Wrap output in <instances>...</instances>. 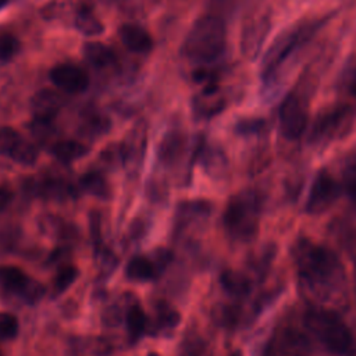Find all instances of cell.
<instances>
[{"label": "cell", "instance_id": "2e32d148", "mask_svg": "<svg viewBox=\"0 0 356 356\" xmlns=\"http://www.w3.org/2000/svg\"><path fill=\"white\" fill-rule=\"evenodd\" d=\"M75 28L82 32L83 35H100L104 31L102 21L92 13V10L83 7L76 11L74 19Z\"/></svg>", "mask_w": 356, "mask_h": 356}, {"label": "cell", "instance_id": "f1b7e54d", "mask_svg": "<svg viewBox=\"0 0 356 356\" xmlns=\"http://www.w3.org/2000/svg\"><path fill=\"white\" fill-rule=\"evenodd\" d=\"M85 128L90 134H102L108 128V120L99 114H92L85 121Z\"/></svg>", "mask_w": 356, "mask_h": 356}, {"label": "cell", "instance_id": "4fadbf2b", "mask_svg": "<svg viewBox=\"0 0 356 356\" xmlns=\"http://www.w3.org/2000/svg\"><path fill=\"white\" fill-rule=\"evenodd\" d=\"M83 54L90 64L99 68H106L115 63L114 51L100 42H88L83 46Z\"/></svg>", "mask_w": 356, "mask_h": 356}, {"label": "cell", "instance_id": "6da1fadb", "mask_svg": "<svg viewBox=\"0 0 356 356\" xmlns=\"http://www.w3.org/2000/svg\"><path fill=\"white\" fill-rule=\"evenodd\" d=\"M225 36L224 22L214 15H204L191 28L184 42V53L195 61L210 63L224 51Z\"/></svg>", "mask_w": 356, "mask_h": 356}, {"label": "cell", "instance_id": "ba28073f", "mask_svg": "<svg viewBox=\"0 0 356 356\" xmlns=\"http://www.w3.org/2000/svg\"><path fill=\"white\" fill-rule=\"evenodd\" d=\"M302 32H291L286 33L284 36H281L274 44L273 47L268 50L264 63H263V70L264 74L268 75L273 71L277 70V67L292 53V50L298 46V43L302 39Z\"/></svg>", "mask_w": 356, "mask_h": 356}, {"label": "cell", "instance_id": "7a4b0ae2", "mask_svg": "<svg viewBox=\"0 0 356 356\" xmlns=\"http://www.w3.org/2000/svg\"><path fill=\"white\" fill-rule=\"evenodd\" d=\"M306 323L331 353L338 356H353L356 353L355 337L337 313L316 309L307 313Z\"/></svg>", "mask_w": 356, "mask_h": 356}, {"label": "cell", "instance_id": "e0dca14e", "mask_svg": "<svg viewBox=\"0 0 356 356\" xmlns=\"http://www.w3.org/2000/svg\"><path fill=\"white\" fill-rule=\"evenodd\" d=\"M184 150V138L178 132L168 134L160 143L159 157L163 163L168 164L175 161Z\"/></svg>", "mask_w": 356, "mask_h": 356}, {"label": "cell", "instance_id": "4316f807", "mask_svg": "<svg viewBox=\"0 0 356 356\" xmlns=\"http://www.w3.org/2000/svg\"><path fill=\"white\" fill-rule=\"evenodd\" d=\"M18 334V320L11 313H0V337L13 339Z\"/></svg>", "mask_w": 356, "mask_h": 356}, {"label": "cell", "instance_id": "4dcf8cb0", "mask_svg": "<svg viewBox=\"0 0 356 356\" xmlns=\"http://www.w3.org/2000/svg\"><path fill=\"white\" fill-rule=\"evenodd\" d=\"M159 321L161 327H175L179 323V314L175 310H163L159 314Z\"/></svg>", "mask_w": 356, "mask_h": 356}, {"label": "cell", "instance_id": "d6986e66", "mask_svg": "<svg viewBox=\"0 0 356 356\" xmlns=\"http://www.w3.org/2000/svg\"><path fill=\"white\" fill-rule=\"evenodd\" d=\"M38 184V192L40 196L47 199H64L65 196H70L71 189L67 182L57 178H44Z\"/></svg>", "mask_w": 356, "mask_h": 356}, {"label": "cell", "instance_id": "cb8c5ba5", "mask_svg": "<svg viewBox=\"0 0 356 356\" xmlns=\"http://www.w3.org/2000/svg\"><path fill=\"white\" fill-rule=\"evenodd\" d=\"M10 159H13L15 163L22 165H32L38 159V150L31 142L22 138L15 146V149L13 150Z\"/></svg>", "mask_w": 356, "mask_h": 356}, {"label": "cell", "instance_id": "1f68e13d", "mask_svg": "<svg viewBox=\"0 0 356 356\" xmlns=\"http://www.w3.org/2000/svg\"><path fill=\"white\" fill-rule=\"evenodd\" d=\"M14 192L8 185H0V213L11 203Z\"/></svg>", "mask_w": 356, "mask_h": 356}, {"label": "cell", "instance_id": "d6a6232c", "mask_svg": "<svg viewBox=\"0 0 356 356\" xmlns=\"http://www.w3.org/2000/svg\"><path fill=\"white\" fill-rule=\"evenodd\" d=\"M352 90H353V93H356V72H355L353 81H352Z\"/></svg>", "mask_w": 356, "mask_h": 356}, {"label": "cell", "instance_id": "e575fe53", "mask_svg": "<svg viewBox=\"0 0 356 356\" xmlns=\"http://www.w3.org/2000/svg\"><path fill=\"white\" fill-rule=\"evenodd\" d=\"M0 356H3V355H1V352H0Z\"/></svg>", "mask_w": 356, "mask_h": 356}, {"label": "cell", "instance_id": "8fae6325", "mask_svg": "<svg viewBox=\"0 0 356 356\" xmlns=\"http://www.w3.org/2000/svg\"><path fill=\"white\" fill-rule=\"evenodd\" d=\"M120 38L124 46L134 53H147L152 50V36L140 26L125 24L120 28Z\"/></svg>", "mask_w": 356, "mask_h": 356}, {"label": "cell", "instance_id": "9a60e30c", "mask_svg": "<svg viewBox=\"0 0 356 356\" xmlns=\"http://www.w3.org/2000/svg\"><path fill=\"white\" fill-rule=\"evenodd\" d=\"M79 185L83 191L99 199L107 200L111 197V188L106 178L99 172H86L81 177Z\"/></svg>", "mask_w": 356, "mask_h": 356}, {"label": "cell", "instance_id": "83f0119b", "mask_svg": "<svg viewBox=\"0 0 356 356\" xmlns=\"http://www.w3.org/2000/svg\"><path fill=\"white\" fill-rule=\"evenodd\" d=\"M18 50V40L10 33H0V63L8 61Z\"/></svg>", "mask_w": 356, "mask_h": 356}, {"label": "cell", "instance_id": "5b68a950", "mask_svg": "<svg viewBox=\"0 0 356 356\" xmlns=\"http://www.w3.org/2000/svg\"><path fill=\"white\" fill-rule=\"evenodd\" d=\"M307 125V111L303 102L289 95L280 107V128L288 139L299 138Z\"/></svg>", "mask_w": 356, "mask_h": 356}, {"label": "cell", "instance_id": "ffe728a7", "mask_svg": "<svg viewBox=\"0 0 356 356\" xmlns=\"http://www.w3.org/2000/svg\"><path fill=\"white\" fill-rule=\"evenodd\" d=\"M221 284L224 289L232 295H245L249 289L248 278L232 270H225L221 274Z\"/></svg>", "mask_w": 356, "mask_h": 356}, {"label": "cell", "instance_id": "8992f818", "mask_svg": "<svg viewBox=\"0 0 356 356\" xmlns=\"http://www.w3.org/2000/svg\"><path fill=\"white\" fill-rule=\"evenodd\" d=\"M338 193L339 186L337 181L330 174L320 172L312 185L307 209L312 213H321L335 202Z\"/></svg>", "mask_w": 356, "mask_h": 356}, {"label": "cell", "instance_id": "52a82bcc", "mask_svg": "<svg viewBox=\"0 0 356 356\" xmlns=\"http://www.w3.org/2000/svg\"><path fill=\"white\" fill-rule=\"evenodd\" d=\"M51 82L68 93H78L88 88L89 76L86 71L72 64H60L50 71Z\"/></svg>", "mask_w": 356, "mask_h": 356}, {"label": "cell", "instance_id": "836d02e7", "mask_svg": "<svg viewBox=\"0 0 356 356\" xmlns=\"http://www.w3.org/2000/svg\"><path fill=\"white\" fill-rule=\"evenodd\" d=\"M7 3H8V0H0V10H1Z\"/></svg>", "mask_w": 356, "mask_h": 356}, {"label": "cell", "instance_id": "f546056e", "mask_svg": "<svg viewBox=\"0 0 356 356\" xmlns=\"http://www.w3.org/2000/svg\"><path fill=\"white\" fill-rule=\"evenodd\" d=\"M40 228L47 235H54V234L60 232L61 222L53 216H44V218H42V221H40Z\"/></svg>", "mask_w": 356, "mask_h": 356}, {"label": "cell", "instance_id": "484cf974", "mask_svg": "<svg viewBox=\"0 0 356 356\" xmlns=\"http://www.w3.org/2000/svg\"><path fill=\"white\" fill-rule=\"evenodd\" d=\"M21 139L22 136L14 128L0 127V154L10 157Z\"/></svg>", "mask_w": 356, "mask_h": 356}, {"label": "cell", "instance_id": "ac0fdd59", "mask_svg": "<svg viewBox=\"0 0 356 356\" xmlns=\"http://www.w3.org/2000/svg\"><path fill=\"white\" fill-rule=\"evenodd\" d=\"M54 156L63 163H71L88 153V147L76 140H60L53 146Z\"/></svg>", "mask_w": 356, "mask_h": 356}, {"label": "cell", "instance_id": "5bb4252c", "mask_svg": "<svg viewBox=\"0 0 356 356\" xmlns=\"http://www.w3.org/2000/svg\"><path fill=\"white\" fill-rule=\"evenodd\" d=\"M31 277L14 266H0V284L10 292L21 295Z\"/></svg>", "mask_w": 356, "mask_h": 356}, {"label": "cell", "instance_id": "9c48e42d", "mask_svg": "<svg viewBox=\"0 0 356 356\" xmlns=\"http://www.w3.org/2000/svg\"><path fill=\"white\" fill-rule=\"evenodd\" d=\"M61 108L60 96L51 89H42L31 100V110L36 121L51 122Z\"/></svg>", "mask_w": 356, "mask_h": 356}, {"label": "cell", "instance_id": "603a6c76", "mask_svg": "<svg viewBox=\"0 0 356 356\" xmlns=\"http://www.w3.org/2000/svg\"><path fill=\"white\" fill-rule=\"evenodd\" d=\"M122 149V157H124V163L128 164H134L135 167L138 165L142 154H143V149H145V134H142L140 136L138 135L134 139L127 140V143L121 145Z\"/></svg>", "mask_w": 356, "mask_h": 356}, {"label": "cell", "instance_id": "30bf717a", "mask_svg": "<svg viewBox=\"0 0 356 356\" xmlns=\"http://www.w3.org/2000/svg\"><path fill=\"white\" fill-rule=\"evenodd\" d=\"M277 349L280 356H309L312 345L303 332L288 328L280 334Z\"/></svg>", "mask_w": 356, "mask_h": 356}, {"label": "cell", "instance_id": "d4e9b609", "mask_svg": "<svg viewBox=\"0 0 356 356\" xmlns=\"http://www.w3.org/2000/svg\"><path fill=\"white\" fill-rule=\"evenodd\" d=\"M343 181H345V189L348 192V196L352 200L353 206L356 207V153L349 156L345 161Z\"/></svg>", "mask_w": 356, "mask_h": 356}, {"label": "cell", "instance_id": "277c9868", "mask_svg": "<svg viewBox=\"0 0 356 356\" xmlns=\"http://www.w3.org/2000/svg\"><path fill=\"white\" fill-rule=\"evenodd\" d=\"M227 229L236 238H249L257 228L256 203L249 196L231 199L224 213Z\"/></svg>", "mask_w": 356, "mask_h": 356}, {"label": "cell", "instance_id": "7c38bea8", "mask_svg": "<svg viewBox=\"0 0 356 356\" xmlns=\"http://www.w3.org/2000/svg\"><path fill=\"white\" fill-rule=\"evenodd\" d=\"M157 266L154 261L146 256H135L129 260L127 266V277L132 281H146L153 280L157 275Z\"/></svg>", "mask_w": 356, "mask_h": 356}, {"label": "cell", "instance_id": "3957f363", "mask_svg": "<svg viewBox=\"0 0 356 356\" xmlns=\"http://www.w3.org/2000/svg\"><path fill=\"white\" fill-rule=\"evenodd\" d=\"M293 259L299 274L310 282H325L334 278L341 268L332 250L309 239L298 241L293 248Z\"/></svg>", "mask_w": 356, "mask_h": 356}, {"label": "cell", "instance_id": "7402d4cb", "mask_svg": "<svg viewBox=\"0 0 356 356\" xmlns=\"http://www.w3.org/2000/svg\"><path fill=\"white\" fill-rule=\"evenodd\" d=\"M78 268L72 264H65L63 267H60L57 275L54 277L53 281V292L54 295H60L64 291H67L78 278Z\"/></svg>", "mask_w": 356, "mask_h": 356}, {"label": "cell", "instance_id": "44dd1931", "mask_svg": "<svg viewBox=\"0 0 356 356\" xmlns=\"http://www.w3.org/2000/svg\"><path fill=\"white\" fill-rule=\"evenodd\" d=\"M147 318L139 305H134L127 312V325L132 339L139 338L146 331Z\"/></svg>", "mask_w": 356, "mask_h": 356}]
</instances>
